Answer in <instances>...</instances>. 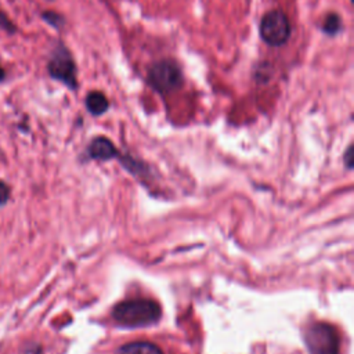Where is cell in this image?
<instances>
[{
    "mask_svg": "<svg viewBox=\"0 0 354 354\" xmlns=\"http://www.w3.org/2000/svg\"><path fill=\"white\" fill-rule=\"evenodd\" d=\"M162 310L159 304L149 299H133L118 303L112 310L113 319L130 328L148 326L159 321Z\"/></svg>",
    "mask_w": 354,
    "mask_h": 354,
    "instance_id": "cell-1",
    "label": "cell"
},
{
    "mask_svg": "<svg viewBox=\"0 0 354 354\" xmlns=\"http://www.w3.org/2000/svg\"><path fill=\"white\" fill-rule=\"evenodd\" d=\"M304 340L310 354H339V336L329 324H313L307 328Z\"/></svg>",
    "mask_w": 354,
    "mask_h": 354,
    "instance_id": "cell-2",
    "label": "cell"
},
{
    "mask_svg": "<svg viewBox=\"0 0 354 354\" xmlns=\"http://www.w3.org/2000/svg\"><path fill=\"white\" fill-rule=\"evenodd\" d=\"M148 80L156 91L170 93L181 86L183 75L178 65L174 61L162 59L151 66Z\"/></svg>",
    "mask_w": 354,
    "mask_h": 354,
    "instance_id": "cell-3",
    "label": "cell"
},
{
    "mask_svg": "<svg viewBox=\"0 0 354 354\" xmlns=\"http://www.w3.org/2000/svg\"><path fill=\"white\" fill-rule=\"evenodd\" d=\"M260 36L270 46L285 44L290 36V24L288 17L279 10L267 12L260 22Z\"/></svg>",
    "mask_w": 354,
    "mask_h": 354,
    "instance_id": "cell-4",
    "label": "cell"
},
{
    "mask_svg": "<svg viewBox=\"0 0 354 354\" xmlns=\"http://www.w3.org/2000/svg\"><path fill=\"white\" fill-rule=\"evenodd\" d=\"M47 69L53 79L62 82L71 88L76 87V66L71 53L65 46L58 44L53 50L47 64Z\"/></svg>",
    "mask_w": 354,
    "mask_h": 354,
    "instance_id": "cell-5",
    "label": "cell"
},
{
    "mask_svg": "<svg viewBox=\"0 0 354 354\" xmlns=\"http://www.w3.org/2000/svg\"><path fill=\"white\" fill-rule=\"evenodd\" d=\"M88 153L93 159H100V160H108L112 159L118 155V151L115 145L105 137H98L91 141L88 147Z\"/></svg>",
    "mask_w": 354,
    "mask_h": 354,
    "instance_id": "cell-6",
    "label": "cell"
},
{
    "mask_svg": "<svg viewBox=\"0 0 354 354\" xmlns=\"http://www.w3.org/2000/svg\"><path fill=\"white\" fill-rule=\"evenodd\" d=\"M116 354H163L162 350L151 342H131L118 348Z\"/></svg>",
    "mask_w": 354,
    "mask_h": 354,
    "instance_id": "cell-7",
    "label": "cell"
},
{
    "mask_svg": "<svg viewBox=\"0 0 354 354\" xmlns=\"http://www.w3.org/2000/svg\"><path fill=\"white\" fill-rule=\"evenodd\" d=\"M86 106L88 109L90 113L93 115H101L104 113L108 106H109V102L106 100V97L100 93V91H91L87 97H86Z\"/></svg>",
    "mask_w": 354,
    "mask_h": 354,
    "instance_id": "cell-8",
    "label": "cell"
},
{
    "mask_svg": "<svg viewBox=\"0 0 354 354\" xmlns=\"http://www.w3.org/2000/svg\"><path fill=\"white\" fill-rule=\"evenodd\" d=\"M325 32H328L329 35H335L339 29H340V18L336 14H330L324 25Z\"/></svg>",
    "mask_w": 354,
    "mask_h": 354,
    "instance_id": "cell-9",
    "label": "cell"
},
{
    "mask_svg": "<svg viewBox=\"0 0 354 354\" xmlns=\"http://www.w3.org/2000/svg\"><path fill=\"white\" fill-rule=\"evenodd\" d=\"M41 18H43L47 24H50L51 26H54V28H59V26L64 24V18H62L59 14L54 12V11H46V12H43V14H41Z\"/></svg>",
    "mask_w": 354,
    "mask_h": 354,
    "instance_id": "cell-10",
    "label": "cell"
},
{
    "mask_svg": "<svg viewBox=\"0 0 354 354\" xmlns=\"http://www.w3.org/2000/svg\"><path fill=\"white\" fill-rule=\"evenodd\" d=\"M0 29H3L4 32L14 35L17 32V26L12 24V21L8 18V15L6 12H3L0 10Z\"/></svg>",
    "mask_w": 354,
    "mask_h": 354,
    "instance_id": "cell-11",
    "label": "cell"
},
{
    "mask_svg": "<svg viewBox=\"0 0 354 354\" xmlns=\"http://www.w3.org/2000/svg\"><path fill=\"white\" fill-rule=\"evenodd\" d=\"M10 198V187L0 180V205H4Z\"/></svg>",
    "mask_w": 354,
    "mask_h": 354,
    "instance_id": "cell-12",
    "label": "cell"
},
{
    "mask_svg": "<svg viewBox=\"0 0 354 354\" xmlns=\"http://www.w3.org/2000/svg\"><path fill=\"white\" fill-rule=\"evenodd\" d=\"M21 354H41V347L37 343H28Z\"/></svg>",
    "mask_w": 354,
    "mask_h": 354,
    "instance_id": "cell-13",
    "label": "cell"
},
{
    "mask_svg": "<svg viewBox=\"0 0 354 354\" xmlns=\"http://www.w3.org/2000/svg\"><path fill=\"white\" fill-rule=\"evenodd\" d=\"M353 148L351 147H348V149H347V152H346V162H347V165H348V167H351V160H353Z\"/></svg>",
    "mask_w": 354,
    "mask_h": 354,
    "instance_id": "cell-14",
    "label": "cell"
},
{
    "mask_svg": "<svg viewBox=\"0 0 354 354\" xmlns=\"http://www.w3.org/2000/svg\"><path fill=\"white\" fill-rule=\"evenodd\" d=\"M4 80H6V71L0 66V83L4 82Z\"/></svg>",
    "mask_w": 354,
    "mask_h": 354,
    "instance_id": "cell-15",
    "label": "cell"
}]
</instances>
